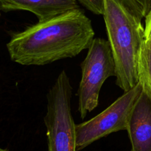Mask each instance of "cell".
<instances>
[{
    "instance_id": "1",
    "label": "cell",
    "mask_w": 151,
    "mask_h": 151,
    "mask_svg": "<svg viewBox=\"0 0 151 151\" xmlns=\"http://www.w3.org/2000/svg\"><path fill=\"white\" fill-rule=\"evenodd\" d=\"M94 35L91 20L79 8L13 33L7 49L13 62L42 66L76 56L89 48Z\"/></svg>"
},
{
    "instance_id": "2",
    "label": "cell",
    "mask_w": 151,
    "mask_h": 151,
    "mask_svg": "<svg viewBox=\"0 0 151 151\" xmlns=\"http://www.w3.org/2000/svg\"><path fill=\"white\" fill-rule=\"evenodd\" d=\"M108 42L116 66V85L127 92L139 82V61L145 39L142 20L119 0H104Z\"/></svg>"
},
{
    "instance_id": "3",
    "label": "cell",
    "mask_w": 151,
    "mask_h": 151,
    "mask_svg": "<svg viewBox=\"0 0 151 151\" xmlns=\"http://www.w3.org/2000/svg\"><path fill=\"white\" fill-rule=\"evenodd\" d=\"M73 88L67 72H60L47 93L44 117L48 151H77L73 118L71 113Z\"/></svg>"
},
{
    "instance_id": "4",
    "label": "cell",
    "mask_w": 151,
    "mask_h": 151,
    "mask_svg": "<svg viewBox=\"0 0 151 151\" xmlns=\"http://www.w3.org/2000/svg\"><path fill=\"white\" fill-rule=\"evenodd\" d=\"M81 64L82 78L77 92L78 111L82 119L98 106L104 82L116 76L115 62L107 40L94 38Z\"/></svg>"
},
{
    "instance_id": "5",
    "label": "cell",
    "mask_w": 151,
    "mask_h": 151,
    "mask_svg": "<svg viewBox=\"0 0 151 151\" xmlns=\"http://www.w3.org/2000/svg\"><path fill=\"white\" fill-rule=\"evenodd\" d=\"M142 90L137 85L117 99L107 109L88 121L76 124V150H82L96 141L120 130H127L132 109Z\"/></svg>"
},
{
    "instance_id": "6",
    "label": "cell",
    "mask_w": 151,
    "mask_h": 151,
    "mask_svg": "<svg viewBox=\"0 0 151 151\" xmlns=\"http://www.w3.org/2000/svg\"><path fill=\"white\" fill-rule=\"evenodd\" d=\"M127 131L130 151H151V91L143 83L142 92L132 109Z\"/></svg>"
},
{
    "instance_id": "7",
    "label": "cell",
    "mask_w": 151,
    "mask_h": 151,
    "mask_svg": "<svg viewBox=\"0 0 151 151\" xmlns=\"http://www.w3.org/2000/svg\"><path fill=\"white\" fill-rule=\"evenodd\" d=\"M79 8L76 0H0V11H26L45 21L69 11Z\"/></svg>"
},
{
    "instance_id": "8",
    "label": "cell",
    "mask_w": 151,
    "mask_h": 151,
    "mask_svg": "<svg viewBox=\"0 0 151 151\" xmlns=\"http://www.w3.org/2000/svg\"><path fill=\"white\" fill-rule=\"evenodd\" d=\"M139 81L151 91V39L145 38L139 61Z\"/></svg>"
},
{
    "instance_id": "9",
    "label": "cell",
    "mask_w": 151,
    "mask_h": 151,
    "mask_svg": "<svg viewBox=\"0 0 151 151\" xmlns=\"http://www.w3.org/2000/svg\"><path fill=\"white\" fill-rule=\"evenodd\" d=\"M135 17L145 19L151 10V0H119Z\"/></svg>"
},
{
    "instance_id": "10",
    "label": "cell",
    "mask_w": 151,
    "mask_h": 151,
    "mask_svg": "<svg viewBox=\"0 0 151 151\" xmlns=\"http://www.w3.org/2000/svg\"><path fill=\"white\" fill-rule=\"evenodd\" d=\"M88 11L96 15H102L104 13V0H76Z\"/></svg>"
},
{
    "instance_id": "11",
    "label": "cell",
    "mask_w": 151,
    "mask_h": 151,
    "mask_svg": "<svg viewBox=\"0 0 151 151\" xmlns=\"http://www.w3.org/2000/svg\"><path fill=\"white\" fill-rule=\"evenodd\" d=\"M145 38L151 39V10L147 16L145 17Z\"/></svg>"
},
{
    "instance_id": "12",
    "label": "cell",
    "mask_w": 151,
    "mask_h": 151,
    "mask_svg": "<svg viewBox=\"0 0 151 151\" xmlns=\"http://www.w3.org/2000/svg\"><path fill=\"white\" fill-rule=\"evenodd\" d=\"M0 151H8V150L6 149H3V148L0 147Z\"/></svg>"
},
{
    "instance_id": "13",
    "label": "cell",
    "mask_w": 151,
    "mask_h": 151,
    "mask_svg": "<svg viewBox=\"0 0 151 151\" xmlns=\"http://www.w3.org/2000/svg\"><path fill=\"white\" fill-rule=\"evenodd\" d=\"M1 12H2V11H0V19H1V15H2V14H1Z\"/></svg>"
}]
</instances>
